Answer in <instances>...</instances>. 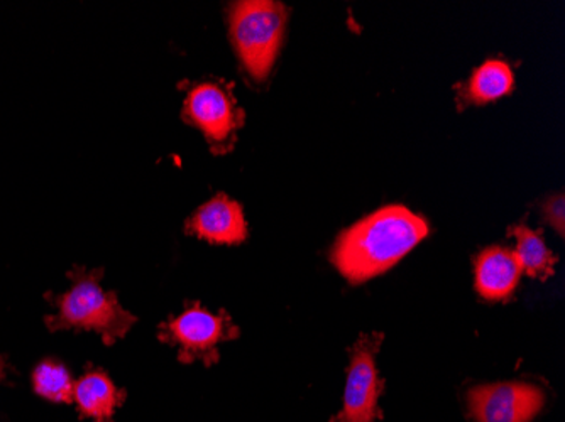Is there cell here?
<instances>
[{
    "mask_svg": "<svg viewBox=\"0 0 565 422\" xmlns=\"http://www.w3.org/2000/svg\"><path fill=\"white\" fill-rule=\"evenodd\" d=\"M428 235L420 215L402 205L384 206L339 235L330 260L351 284L390 271Z\"/></svg>",
    "mask_w": 565,
    "mask_h": 422,
    "instance_id": "1",
    "label": "cell"
},
{
    "mask_svg": "<svg viewBox=\"0 0 565 422\" xmlns=\"http://www.w3.org/2000/svg\"><path fill=\"white\" fill-rule=\"evenodd\" d=\"M70 279L72 288L63 296L56 297V313L46 320L51 332H95L106 345H114L135 326V314L124 310L116 294L102 289V269L90 272L76 269Z\"/></svg>",
    "mask_w": 565,
    "mask_h": 422,
    "instance_id": "2",
    "label": "cell"
},
{
    "mask_svg": "<svg viewBox=\"0 0 565 422\" xmlns=\"http://www.w3.org/2000/svg\"><path fill=\"white\" fill-rule=\"evenodd\" d=\"M287 21V8L269 0H246L228 9L231 41L254 80H266L271 73L281 50Z\"/></svg>",
    "mask_w": 565,
    "mask_h": 422,
    "instance_id": "3",
    "label": "cell"
},
{
    "mask_svg": "<svg viewBox=\"0 0 565 422\" xmlns=\"http://www.w3.org/2000/svg\"><path fill=\"white\" fill-rule=\"evenodd\" d=\"M158 336L167 345L178 347V358L185 364L200 360L211 367L218 360V345L237 338L239 328L227 313L212 314L195 303L164 322Z\"/></svg>",
    "mask_w": 565,
    "mask_h": 422,
    "instance_id": "4",
    "label": "cell"
},
{
    "mask_svg": "<svg viewBox=\"0 0 565 422\" xmlns=\"http://www.w3.org/2000/svg\"><path fill=\"white\" fill-rule=\"evenodd\" d=\"M384 336L381 333L361 335L351 350L344 404L330 422H383L380 399L383 393L376 355Z\"/></svg>",
    "mask_w": 565,
    "mask_h": 422,
    "instance_id": "5",
    "label": "cell"
},
{
    "mask_svg": "<svg viewBox=\"0 0 565 422\" xmlns=\"http://www.w3.org/2000/svg\"><path fill=\"white\" fill-rule=\"evenodd\" d=\"M183 120L202 130L212 151L222 154L233 149L244 112L237 107L233 85L199 84L186 95Z\"/></svg>",
    "mask_w": 565,
    "mask_h": 422,
    "instance_id": "6",
    "label": "cell"
},
{
    "mask_svg": "<svg viewBox=\"0 0 565 422\" xmlns=\"http://www.w3.org/2000/svg\"><path fill=\"white\" fill-rule=\"evenodd\" d=\"M545 404V392L529 382H498L469 390L468 409L476 422H532Z\"/></svg>",
    "mask_w": 565,
    "mask_h": 422,
    "instance_id": "7",
    "label": "cell"
},
{
    "mask_svg": "<svg viewBox=\"0 0 565 422\" xmlns=\"http://www.w3.org/2000/svg\"><path fill=\"white\" fill-rule=\"evenodd\" d=\"M186 231L199 239L221 246L243 244L247 239L243 206L228 196H214L189 218Z\"/></svg>",
    "mask_w": 565,
    "mask_h": 422,
    "instance_id": "8",
    "label": "cell"
},
{
    "mask_svg": "<svg viewBox=\"0 0 565 422\" xmlns=\"http://www.w3.org/2000/svg\"><path fill=\"white\" fill-rule=\"evenodd\" d=\"M522 274L515 252L507 247H490L476 257V291L484 300H510Z\"/></svg>",
    "mask_w": 565,
    "mask_h": 422,
    "instance_id": "9",
    "label": "cell"
},
{
    "mask_svg": "<svg viewBox=\"0 0 565 422\" xmlns=\"http://www.w3.org/2000/svg\"><path fill=\"white\" fill-rule=\"evenodd\" d=\"M73 401L78 404L81 414L97 422H113L116 409L124 402L122 390L114 386L113 380L100 372L92 370L75 382Z\"/></svg>",
    "mask_w": 565,
    "mask_h": 422,
    "instance_id": "10",
    "label": "cell"
},
{
    "mask_svg": "<svg viewBox=\"0 0 565 422\" xmlns=\"http://www.w3.org/2000/svg\"><path fill=\"white\" fill-rule=\"evenodd\" d=\"M513 85L515 76L511 66L500 59H490L472 73L468 84L459 85L457 100L462 107L488 104L510 94Z\"/></svg>",
    "mask_w": 565,
    "mask_h": 422,
    "instance_id": "11",
    "label": "cell"
},
{
    "mask_svg": "<svg viewBox=\"0 0 565 422\" xmlns=\"http://www.w3.org/2000/svg\"><path fill=\"white\" fill-rule=\"evenodd\" d=\"M510 234L516 240V249L513 252L519 259L522 272L529 274L530 278L542 279V281L554 275L557 257L548 250L544 237L539 231L532 230L525 225H516V227L510 228Z\"/></svg>",
    "mask_w": 565,
    "mask_h": 422,
    "instance_id": "12",
    "label": "cell"
},
{
    "mask_svg": "<svg viewBox=\"0 0 565 422\" xmlns=\"http://www.w3.org/2000/svg\"><path fill=\"white\" fill-rule=\"evenodd\" d=\"M38 396L53 402H73L75 382L68 370L55 360H44L33 374Z\"/></svg>",
    "mask_w": 565,
    "mask_h": 422,
    "instance_id": "13",
    "label": "cell"
},
{
    "mask_svg": "<svg viewBox=\"0 0 565 422\" xmlns=\"http://www.w3.org/2000/svg\"><path fill=\"white\" fill-rule=\"evenodd\" d=\"M564 208V195L552 196L544 206L545 218L561 237L565 234Z\"/></svg>",
    "mask_w": 565,
    "mask_h": 422,
    "instance_id": "14",
    "label": "cell"
},
{
    "mask_svg": "<svg viewBox=\"0 0 565 422\" xmlns=\"http://www.w3.org/2000/svg\"><path fill=\"white\" fill-rule=\"evenodd\" d=\"M2 377H4V360L0 357V380H2Z\"/></svg>",
    "mask_w": 565,
    "mask_h": 422,
    "instance_id": "15",
    "label": "cell"
}]
</instances>
